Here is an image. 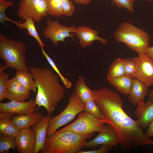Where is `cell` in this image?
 <instances>
[{
	"label": "cell",
	"instance_id": "14",
	"mask_svg": "<svg viewBox=\"0 0 153 153\" xmlns=\"http://www.w3.org/2000/svg\"><path fill=\"white\" fill-rule=\"evenodd\" d=\"M74 34L79 40V44L82 48L90 46L95 41H99L103 44H105L107 42L106 39L98 36L99 32L97 30L89 26H82L76 27Z\"/></svg>",
	"mask_w": 153,
	"mask_h": 153
},
{
	"label": "cell",
	"instance_id": "38",
	"mask_svg": "<svg viewBox=\"0 0 153 153\" xmlns=\"http://www.w3.org/2000/svg\"><path fill=\"white\" fill-rule=\"evenodd\" d=\"M147 95L148 97V101L150 102H153V89H148Z\"/></svg>",
	"mask_w": 153,
	"mask_h": 153
},
{
	"label": "cell",
	"instance_id": "30",
	"mask_svg": "<svg viewBox=\"0 0 153 153\" xmlns=\"http://www.w3.org/2000/svg\"><path fill=\"white\" fill-rule=\"evenodd\" d=\"M85 104L84 111L95 117L102 120L105 123V118L93 99L87 101Z\"/></svg>",
	"mask_w": 153,
	"mask_h": 153
},
{
	"label": "cell",
	"instance_id": "24",
	"mask_svg": "<svg viewBox=\"0 0 153 153\" xmlns=\"http://www.w3.org/2000/svg\"><path fill=\"white\" fill-rule=\"evenodd\" d=\"M14 78L18 82L30 91L34 92H36L37 85L30 73L17 70Z\"/></svg>",
	"mask_w": 153,
	"mask_h": 153
},
{
	"label": "cell",
	"instance_id": "17",
	"mask_svg": "<svg viewBox=\"0 0 153 153\" xmlns=\"http://www.w3.org/2000/svg\"><path fill=\"white\" fill-rule=\"evenodd\" d=\"M140 128L145 129L153 121V102L148 101L138 105L134 112Z\"/></svg>",
	"mask_w": 153,
	"mask_h": 153
},
{
	"label": "cell",
	"instance_id": "28",
	"mask_svg": "<svg viewBox=\"0 0 153 153\" xmlns=\"http://www.w3.org/2000/svg\"><path fill=\"white\" fill-rule=\"evenodd\" d=\"M6 65L0 64V101L6 98V89L9 80V74L5 71Z\"/></svg>",
	"mask_w": 153,
	"mask_h": 153
},
{
	"label": "cell",
	"instance_id": "21",
	"mask_svg": "<svg viewBox=\"0 0 153 153\" xmlns=\"http://www.w3.org/2000/svg\"><path fill=\"white\" fill-rule=\"evenodd\" d=\"M133 79V76L124 74L109 81V82L119 92L126 95H128Z\"/></svg>",
	"mask_w": 153,
	"mask_h": 153
},
{
	"label": "cell",
	"instance_id": "11",
	"mask_svg": "<svg viewBox=\"0 0 153 153\" xmlns=\"http://www.w3.org/2000/svg\"><path fill=\"white\" fill-rule=\"evenodd\" d=\"M120 143L117 133L110 124L107 123L104 125L103 130L92 140L86 141L82 148H94L102 144L112 147L118 145Z\"/></svg>",
	"mask_w": 153,
	"mask_h": 153
},
{
	"label": "cell",
	"instance_id": "36",
	"mask_svg": "<svg viewBox=\"0 0 153 153\" xmlns=\"http://www.w3.org/2000/svg\"><path fill=\"white\" fill-rule=\"evenodd\" d=\"M145 133L149 138L153 136V121L149 124L148 128Z\"/></svg>",
	"mask_w": 153,
	"mask_h": 153
},
{
	"label": "cell",
	"instance_id": "7",
	"mask_svg": "<svg viewBox=\"0 0 153 153\" xmlns=\"http://www.w3.org/2000/svg\"><path fill=\"white\" fill-rule=\"evenodd\" d=\"M105 122L83 111L73 123L58 131L59 132H73L88 133L100 132L103 129Z\"/></svg>",
	"mask_w": 153,
	"mask_h": 153
},
{
	"label": "cell",
	"instance_id": "22",
	"mask_svg": "<svg viewBox=\"0 0 153 153\" xmlns=\"http://www.w3.org/2000/svg\"><path fill=\"white\" fill-rule=\"evenodd\" d=\"M25 22L21 23L12 20L11 22L14 23L20 29H26L27 33L33 37L38 43L41 48H44L45 45L41 39L36 30L34 20L32 18H29L25 20Z\"/></svg>",
	"mask_w": 153,
	"mask_h": 153
},
{
	"label": "cell",
	"instance_id": "27",
	"mask_svg": "<svg viewBox=\"0 0 153 153\" xmlns=\"http://www.w3.org/2000/svg\"><path fill=\"white\" fill-rule=\"evenodd\" d=\"M46 2L47 12L50 15L60 17L63 12L60 0H44Z\"/></svg>",
	"mask_w": 153,
	"mask_h": 153
},
{
	"label": "cell",
	"instance_id": "3",
	"mask_svg": "<svg viewBox=\"0 0 153 153\" xmlns=\"http://www.w3.org/2000/svg\"><path fill=\"white\" fill-rule=\"evenodd\" d=\"M94 133H60L56 131L46 137L41 153H77L83 148L87 139Z\"/></svg>",
	"mask_w": 153,
	"mask_h": 153
},
{
	"label": "cell",
	"instance_id": "40",
	"mask_svg": "<svg viewBox=\"0 0 153 153\" xmlns=\"http://www.w3.org/2000/svg\"><path fill=\"white\" fill-rule=\"evenodd\" d=\"M135 1L136 0H135Z\"/></svg>",
	"mask_w": 153,
	"mask_h": 153
},
{
	"label": "cell",
	"instance_id": "19",
	"mask_svg": "<svg viewBox=\"0 0 153 153\" xmlns=\"http://www.w3.org/2000/svg\"><path fill=\"white\" fill-rule=\"evenodd\" d=\"M144 84L133 78L128 98L133 105L138 106L144 102L148 89Z\"/></svg>",
	"mask_w": 153,
	"mask_h": 153
},
{
	"label": "cell",
	"instance_id": "29",
	"mask_svg": "<svg viewBox=\"0 0 153 153\" xmlns=\"http://www.w3.org/2000/svg\"><path fill=\"white\" fill-rule=\"evenodd\" d=\"M41 49L42 54L46 58L48 63L58 75L64 86L67 89L71 88L72 86L71 82L68 79L65 77L61 73L54 61L46 53L44 48H41Z\"/></svg>",
	"mask_w": 153,
	"mask_h": 153
},
{
	"label": "cell",
	"instance_id": "20",
	"mask_svg": "<svg viewBox=\"0 0 153 153\" xmlns=\"http://www.w3.org/2000/svg\"><path fill=\"white\" fill-rule=\"evenodd\" d=\"M16 114L13 113L0 112V134L16 137L20 130L14 124L12 116Z\"/></svg>",
	"mask_w": 153,
	"mask_h": 153
},
{
	"label": "cell",
	"instance_id": "12",
	"mask_svg": "<svg viewBox=\"0 0 153 153\" xmlns=\"http://www.w3.org/2000/svg\"><path fill=\"white\" fill-rule=\"evenodd\" d=\"M35 100L31 99L28 101L19 102L15 100L3 103L0 102V112L13 113L18 114H27L37 110Z\"/></svg>",
	"mask_w": 153,
	"mask_h": 153
},
{
	"label": "cell",
	"instance_id": "6",
	"mask_svg": "<svg viewBox=\"0 0 153 153\" xmlns=\"http://www.w3.org/2000/svg\"><path fill=\"white\" fill-rule=\"evenodd\" d=\"M85 104L75 92L69 97V102L64 110L58 115L51 117L46 135L48 137L54 133L60 127L69 123L76 116L85 110Z\"/></svg>",
	"mask_w": 153,
	"mask_h": 153
},
{
	"label": "cell",
	"instance_id": "26",
	"mask_svg": "<svg viewBox=\"0 0 153 153\" xmlns=\"http://www.w3.org/2000/svg\"><path fill=\"white\" fill-rule=\"evenodd\" d=\"M15 138L0 134V153H8L9 150H16Z\"/></svg>",
	"mask_w": 153,
	"mask_h": 153
},
{
	"label": "cell",
	"instance_id": "8",
	"mask_svg": "<svg viewBox=\"0 0 153 153\" xmlns=\"http://www.w3.org/2000/svg\"><path fill=\"white\" fill-rule=\"evenodd\" d=\"M76 27L73 25L67 27L62 25L56 20H52L48 18L46 21V26L42 33L43 37L49 39L55 46H58L60 41L65 42V39L67 37L73 39Z\"/></svg>",
	"mask_w": 153,
	"mask_h": 153
},
{
	"label": "cell",
	"instance_id": "39",
	"mask_svg": "<svg viewBox=\"0 0 153 153\" xmlns=\"http://www.w3.org/2000/svg\"><path fill=\"white\" fill-rule=\"evenodd\" d=\"M75 2L77 3L85 5L89 3L92 0H73Z\"/></svg>",
	"mask_w": 153,
	"mask_h": 153
},
{
	"label": "cell",
	"instance_id": "25",
	"mask_svg": "<svg viewBox=\"0 0 153 153\" xmlns=\"http://www.w3.org/2000/svg\"><path fill=\"white\" fill-rule=\"evenodd\" d=\"M124 74V59L118 58L109 66L107 73V79L109 81Z\"/></svg>",
	"mask_w": 153,
	"mask_h": 153
},
{
	"label": "cell",
	"instance_id": "5",
	"mask_svg": "<svg viewBox=\"0 0 153 153\" xmlns=\"http://www.w3.org/2000/svg\"><path fill=\"white\" fill-rule=\"evenodd\" d=\"M114 35L117 41L124 43L129 49L138 54H145L149 46V35L128 22L120 24Z\"/></svg>",
	"mask_w": 153,
	"mask_h": 153
},
{
	"label": "cell",
	"instance_id": "33",
	"mask_svg": "<svg viewBox=\"0 0 153 153\" xmlns=\"http://www.w3.org/2000/svg\"><path fill=\"white\" fill-rule=\"evenodd\" d=\"M63 9V15L71 16L74 13L75 8L73 3L70 0H60Z\"/></svg>",
	"mask_w": 153,
	"mask_h": 153
},
{
	"label": "cell",
	"instance_id": "16",
	"mask_svg": "<svg viewBox=\"0 0 153 153\" xmlns=\"http://www.w3.org/2000/svg\"><path fill=\"white\" fill-rule=\"evenodd\" d=\"M30 91L13 77L8 80L6 89V98L10 101L24 102L29 97Z\"/></svg>",
	"mask_w": 153,
	"mask_h": 153
},
{
	"label": "cell",
	"instance_id": "2",
	"mask_svg": "<svg viewBox=\"0 0 153 153\" xmlns=\"http://www.w3.org/2000/svg\"><path fill=\"white\" fill-rule=\"evenodd\" d=\"M27 67L37 86L36 104L39 108L44 107L47 114H51L65 93L64 88L60 82V77L48 67Z\"/></svg>",
	"mask_w": 153,
	"mask_h": 153
},
{
	"label": "cell",
	"instance_id": "34",
	"mask_svg": "<svg viewBox=\"0 0 153 153\" xmlns=\"http://www.w3.org/2000/svg\"><path fill=\"white\" fill-rule=\"evenodd\" d=\"M112 0L117 7L120 8H125L131 12H134L133 4L135 0Z\"/></svg>",
	"mask_w": 153,
	"mask_h": 153
},
{
	"label": "cell",
	"instance_id": "37",
	"mask_svg": "<svg viewBox=\"0 0 153 153\" xmlns=\"http://www.w3.org/2000/svg\"><path fill=\"white\" fill-rule=\"evenodd\" d=\"M145 54L151 59L153 63V46H149L147 49Z\"/></svg>",
	"mask_w": 153,
	"mask_h": 153
},
{
	"label": "cell",
	"instance_id": "32",
	"mask_svg": "<svg viewBox=\"0 0 153 153\" xmlns=\"http://www.w3.org/2000/svg\"><path fill=\"white\" fill-rule=\"evenodd\" d=\"M14 2L11 0H0V22L5 24V22L9 21L11 22L12 20L7 17L5 14V11L8 7L12 6Z\"/></svg>",
	"mask_w": 153,
	"mask_h": 153
},
{
	"label": "cell",
	"instance_id": "15",
	"mask_svg": "<svg viewBox=\"0 0 153 153\" xmlns=\"http://www.w3.org/2000/svg\"><path fill=\"white\" fill-rule=\"evenodd\" d=\"M51 114L44 116L37 124L33 126L31 130L35 134L36 144L34 153H38L44 148L49 121Z\"/></svg>",
	"mask_w": 153,
	"mask_h": 153
},
{
	"label": "cell",
	"instance_id": "31",
	"mask_svg": "<svg viewBox=\"0 0 153 153\" xmlns=\"http://www.w3.org/2000/svg\"><path fill=\"white\" fill-rule=\"evenodd\" d=\"M125 74L131 76L133 78L137 69L136 56L127 57L124 59Z\"/></svg>",
	"mask_w": 153,
	"mask_h": 153
},
{
	"label": "cell",
	"instance_id": "10",
	"mask_svg": "<svg viewBox=\"0 0 153 153\" xmlns=\"http://www.w3.org/2000/svg\"><path fill=\"white\" fill-rule=\"evenodd\" d=\"M138 54L139 56H136L137 69L133 78L149 87L153 85V63L146 54Z\"/></svg>",
	"mask_w": 153,
	"mask_h": 153
},
{
	"label": "cell",
	"instance_id": "35",
	"mask_svg": "<svg viewBox=\"0 0 153 153\" xmlns=\"http://www.w3.org/2000/svg\"><path fill=\"white\" fill-rule=\"evenodd\" d=\"M112 146L105 145H100L99 148L88 151H78L77 153H106L111 149Z\"/></svg>",
	"mask_w": 153,
	"mask_h": 153
},
{
	"label": "cell",
	"instance_id": "23",
	"mask_svg": "<svg viewBox=\"0 0 153 153\" xmlns=\"http://www.w3.org/2000/svg\"><path fill=\"white\" fill-rule=\"evenodd\" d=\"M86 79L83 76H79L75 84V92L80 99L85 103L93 99L92 90L86 85Z\"/></svg>",
	"mask_w": 153,
	"mask_h": 153
},
{
	"label": "cell",
	"instance_id": "9",
	"mask_svg": "<svg viewBox=\"0 0 153 153\" xmlns=\"http://www.w3.org/2000/svg\"><path fill=\"white\" fill-rule=\"evenodd\" d=\"M47 9L44 0H20L17 10L18 16L24 20L30 18L39 23L47 17Z\"/></svg>",
	"mask_w": 153,
	"mask_h": 153
},
{
	"label": "cell",
	"instance_id": "1",
	"mask_svg": "<svg viewBox=\"0 0 153 153\" xmlns=\"http://www.w3.org/2000/svg\"><path fill=\"white\" fill-rule=\"evenodd\" d=\"M92 92L105 123L110 124L118 135L123 150L129 152L140 146H153V141L146 135L138 121L124 110L121 99L117 94L106 88L92 90Z\"/></svg>",
	"mask_w": 153,
	"mask_h": 153
},
{
	"label": "cell",
	"instance_id": "4",
	"mask_svg": "<svg viewBox=\"0 0 153 153\" xmlns=\"http://www.w3.org/2000/svg\"><path fill=\"white\" fill-rule=\"evenodd\" d=\"M26 47L24 43L0 35V57L7 67L30 73L26 64Z\"/></svg>",
	"mask_w": 153,
	"mask_h": 153
},
{
	"label": "cell",
	"instance_id": "13",
	"mask_svg": "<svg viewBox=\"0 0 153 153\" xmlns=\"http://www.w3.org/2000/svg\"><path fill=\"white\" fill-rule=\"evenodd\" d=\"M16 150L21 153H34L36 144L35 133L29 128L20 130L15 137Z\"/></svg>",
	"mask_w": 153,
	"mask_h": 153
},
{
	"label": "cell",
	"instance_id": "18",
	"mask_svg": "<svg viewBox=\"0 0 153 153\" xmlns=\"http://www.w3.org/2000/svg\"><path fill=\"white\" fill-rule=\"evenodd\" d=\"M42 113L36 111L27 114L13 116L12 122L14 126L20 130L29 128L38 123L42 117Z\"/></svg>",
	"mask_w": 153,
	"mask_h": 153
}]
</instances>
